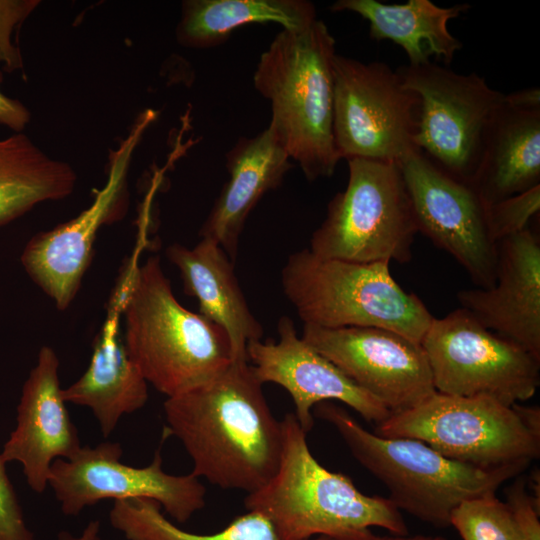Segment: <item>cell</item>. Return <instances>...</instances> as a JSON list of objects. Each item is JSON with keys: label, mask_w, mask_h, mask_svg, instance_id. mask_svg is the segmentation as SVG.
I'll return each mask as SVG.
<instances>
[{"label": "cell", "mask_w": 540, "mask_h": 540, "mask_svg": "<svg viewBox=\"0 0 540 540\" xmlns=\"http://www.w3.org/2000/svg\"><path fill=\"white\" fill-rule=\"evenodd\" d=\"M248 360H233L219 375L167 398V433L183 445L192 474L226 490L247 494L275 474L282 427L272 413Z\"/></svg>", "instance_id": "6da1fadb"}, {"label": "cell", "mask_w": 540, "mask_h": 540, "mask_svg": "<svg viewBox=\"0 0 540 540\" xmlns=\"http://www.w3.org/2000/svg\"><path fill=\"white\" fill-rule=\"evenodd\" d=\"M111 303L123 315L131 359L167 398L205 384L233 361L226 332L178 302L157 255L127 262Z\"/></svg>", "instance_id": "7a4b0ae2"}, {"label": "cell", "mask_w": 540, "mask_h": 540, "mask_svg": "<svg viewBox=\"0 0 540 540\" xmlns=\"http://www.w3.org/2000/svg\"><path fill=\"white\" fill-rule=\"evenodd\" d=\"M281 427L277 471L244 500L247 511L270 521L280 540H373V527L408 534L401 511L388 498L362 493L348 476L315 459L294 413L285 414Z\"/></svg>", "instance_id": "3957f363"}, {"label": "cell", "mask_w": 540, "mask_h": 540, "mask_svg": "<svg viewBox=\"0 0 540 540\" xmlns=\"http://www.w3.org/2000/svg\"><path fill=\"white\" fill-rule=\"evenodd\" d=\"M335 39L316 19L282 29L261 54L254 88L271 104L268 127L308 181L330 177L341 160L333 135Z\"/></svg>", "instance_id": "277c9868"}, {"label": "cell", "mask_w": 540, "mask_h": 540, "mask_svg": "<svg viewBox=\"0 0 540 540\" xmlns=\"http://www.w3.org/2000/svg\"><path fill=\"white\" fill-rule=\"evenodd\" d=\"M313 413L332 425L353 457L389 492L387 497L422 522L450 526L452 511L463 501L496 493L529 464L485 469L449 459L411 438H384L366 430L343 406L325 401Z\"/></svg>", "instance_id": "5b68a950"}, {"label": "cell", "mask_w": 540, "mask_h": 540, "mask_svg": "<svg viewBox=\"0 0 540 540\" xmlns=\"http://www.w3.org/2000/svg\"><path fill=\"white\" fill-rule=\"evenodd\" d=\"M389 264L321 258L303 249L288 257L281 283L304 324L378 327L421 344L434 317L395 281Z\"/></svg>", "instance_id": "8992f818"}, {"label": "cell", "mask_w": 540, "mask_h": 540, "mask_svg": "<svg viewBox=\"0 0 540 540\" xmlns=\"http://www.w3.org/2000/svg\"><path fill=\"white\" fill-rule=\"evenodd\" d=\"M347 162V186L328 203L308 249L321 258L351 262H409L418 231L398 163Z\"/></svg>", "instance_id": "52a82bcc"}, {"label": "cell", "mask_w": 540, "mask_h": 540, "mask_svg": "<svg viewBox=\"0 0 540 540\" xmlns=\"http://www.w3.org/2000/svg\"><path fill=\"white\" fill-rule=\"evenodd\" d=\"M374 433L416 439L449 459L485 469L530 464L540 455V438L524 425L514 408L486 396L436 391L418 405L376 424Z\"/></svg>", "instance_id": "ba28073f"}, {"label": "cell", "mask_w": 540, "mask_h": 540, "mask_svg": "<svg viewBox=\"0 0 540 540\" xmlns=\"http://www.w3.org/2000/svg\"><path fill=\"white\" fill-rule=\"evenodd\" d=\"M396 71L420 99L414 145L445 174L470 185L505 94L475 72L459 74L432 61Z\"/></svg>", "instance_id": "9c48e42d"}, {"label": "cell", "mask_w": 540, "mask_h": 540, "mask_svg": "<svg viewBox=\"0 0 540 540\" xmlns=\"http://www.w3.org/2000/svg\"><path fill=\"white\" fill-rule=\"evenodd\" d=\"M421 345L439 393L486 396L512 406L530 399L539 386L540 358L463 308L434 317Z\"/></svg>", "instance_id": "30bf717a"}, {"label": "cell", "mask_w": 540, "mask_h": 540, "mask_svg": "<svg viewBox=\"0 0 540 540\" xmlns=\"http://www.w3.org/2000/svg\"><path fill=\"white\" fill-rule=\"evenodd\" d=\"M333 135L340 159L398 163L414 150L420 99L386 63L336 54Z\"/></svg>", "instance_id": "8fae6325"}, {"label": "cell", "mask_w": 540, "mask_h": 540, "mask_svg": "<svg viewBox=\"0 0 540 540\" xmlns=\"http://www.w3.org/2000/svg\"><path fill=\"white\" fill-rule=\"evenodd\" d=\"M156 117L155 110H144L117 149L111 151L107 181L89 207L73 219L37 233L24 247L20 260L26 273L58 310H66L75 299L91 264L100 228L125 213L130 161Z\"/></svg>", "instance_id": "7c38bea8"}, {"label": "cell", "mask_w": 540, "mask_h": 540, "mask_svg": "<svg viewBox=\"0 0 540 540\" xmlns=\"http://www.w3.org/2000/svg\"><path fill=\"white\" fill-rule=\"evenodd\" d=\"M122 454L120 444L102 442L82 446L69 459L55 460L48 486L62 513L76 516L104 499L145 498L157 502L175 521L185 523L205 506L206 488L201 480L192 473H166L159 450L145 467L121 462Z\"/></svg>", "instance_id": "4fadbf2b"}, {"label": "cell", "mask_w": 540, "mask_h": 540, "mask_svg": "<svg viewBox=\"0 0 540 540\" xmlns=\"http://www.w3.org/2000/svg\"><path fill=\"white\" fill-rule=\"evenodd\" d=\"M398 165L417 231L448 252L479 288L494 286L497 243L489 233L487 206L476 191L445 174L420 150Z\"/></svg>", "instance_id": "5bb4252c"}, {"label": "cell", "mask_w": 540, "mask_h": 540, "mask_svg": "<svg viewBox=\"0 0 540 540\" xmlns=\"http://www.w3.org/2000/svg\"><path fill=\"white\" fill-rule=\"evenodd\" d=\"M301 337L391 414L408 410L436 392L422 345L394 331L304 324Z\"/></svg>", "instance_id": "9a60e30c"}, {"label": "cell", "mask_w": 540, "mask_h": 540, "mask_svg": "<svg viewBox=\"0 0 540 540\" xmlns=\"http://www.w3.org/2000/svg\"><path fill=\"white\" fill-rule=\"evenodd\" d=\"M277 331V341L248 344V361L262 384L274 383L289 393L305 433L314 425V407L325 401H339L376 424L391 415L379 400L298 336L288 316L279 319Z\"/></svg>", "instance_id": "2e32d148"}, {"label": "cell", "mask_w": 540, "mask_h": 540, "mask_svg": "<svg viewBox=\"0 0 540 540\" xmlns=\"http://www.w3.org/2000/svg\"><path fill=\"white\" fill-rule=\"evenodd\" d=\"M58 369L55 351L43 346L22 389L16 428L0 454L5 463H21L29 487L37 493L48 487L53 462L71 458L82 447L61 395Z\"/></svg>", "instance_id": "e0dca14e"}, {"label": "cell", "mask_w": 540, "mask_h": 540, "mask_svg": "<svg viewBox=\"0 0 540 540\" xmlns=\"http://www.w3.org/2000/svg\"><path fill=\"white\" fill-rule=\"evenodd\" d=\"M491 288L457 293L461 308L484 327L540 358V241L528 227L497 242Z\"/></svg>", "instance_id": "ac0fdd59"}, {"label": "cell", "mask_w": 540, "mask_h": 540, "mask_svg": "<svg viewBox=\"0 0 540 540\" xmlns=\"http://www.w3.org/2000/svg\"><path fill=\"white\" fill-rule=\"evenodd\" d=\"M291 167L269 127L240 138L226 154L229 177L201 227V238L217 242L234 262L249 214L267 192L279 187Z\"/></svg>", "instance_id": "d6986e66"}, {"label": "cell", "mask_w": 540, "mask_h": 540, "mask_svg": "<svg viewBox=\"0 0 540 540\" xmlns=\"http://www.w3.org/2000/svg\"><path fill=\"white\" fill-rule=\"evenodd\" d=\"M166 256L178 269L184 292L198 300L199 313L226 332L233 360H248V344L262 340L264 330L250 310L227 253L214 240L201 238L192 248L171 244Z\"/></svg>", "instance_id": "ffe728a7"}, {"label": "cell", "mask_w": 540, "mask_h": 540, "mask_svg": "<svg viewBox=\"0 0 540 540\" xmlns=\"http://www.w3.org/2000/svg\"><path fill=\"white\" fill-rule=\"evenodd\" d=\"M120 315L110 302L86 371L61 390L66 403L91 410L104 437L111 435L122 416L140 410L148 400V383L127 351Z\"/></svg>", "instance_id": "44dd1931"}, {"label": "cell", "mask_w": 540, "mask_h": 540, "mask_svg": "<svg viewBox=\"0 0 540 540\" xmlns=\"http://www.w3.org/2000/svg\"><path fill=\"white\" fill-rule=\"evenodd\" d=\"M540 185V109L504 103L488 128L470 186L486 206Z\"/></svg>", "instance_id": "7402d4cb"}, {"label": "cell", "mask_w": 540, "mask_h": 540, "mask_svg": "<svg viewBox=\"0 0 540 540\" xmlns=\"http://www.w3.org/2000/svg\"><path fill=\"white\" fill-rule=\"evenodd\" d=\"M469 4L440 7L430 0H409L404 4H384L377 0H338L333 12L349 11L369 22L372 39L391 40L400 46L409 65L431 62L434 57L448 65L463 47L448 29V22L466 12Z\"/></svg>", "instance_id": "603a6c76"}, {"label": "cell", "mask_w": 540, "mask_h": 540, "mask_svg": "<svg viewBox=\"0 0 540 540\" xmlns=\"http://www.w3.org/2000/svg\"><path fill=\"white\" fill-rule=\"evenodd\" d=\"M316 9L306 0H186L176 27L180 45L207 49L224 44L236 29L253 23H275L286 30L312 24Z\"/></svg>", "instance_id": "cb8c5ba5"}, {"label": "cell", "mask_w": 540, "mask_h": 540, "mask_svg": "<svg viewBox=\"0 0 540 540\" xmlns=\"http://www.w3.org/2000/svg\"><path fill=\"white\" fill-rule=\"evenodd\" d=\"M77 175L67 162L42 151L24 133L0 139V227L36 205L68 197Z\"/></svg>", "instance_id": "d4e9b609"}, {"label": "cell", "mask_w": 540, "mask_h": 540, "mask_svg": "<svg viewBox=\"0 0 540 540\" xmlns=\"http://www.w3.org/2000/svg\"><path fill=\"white\" fill-rule=\"evenodd\" d=\"M109 520L127 540H280L270 521L255 511L237 516L218 532L197 534L176 526L164 516L157 502L145 498L115 501Z\"/></svg>", "instance_id": "484cf974"}, {"label": "cell", "mask_w": 540, "mask_h": 540, "mask_svg": "<svg viewBox=\"0 0 540 540\" xmlns=\"http://www.w3.org/2000/svg\"><path fill=\"white\" fill-rule=\"evenodd\" d=\"M450 526L462 540H521L509 507L496 493L461 502L451 513Z\"/></svg>", "instance_id": "4316f807"}, {"label": "cell", "mask_w": 540, "mask_h": 540, "mask_svg": "<svg viewBox=\"0 0 540 540\" xmlns=\"http://www.w3.org/2000/svg\"><path fill=\"white\" fill-rule=\"evenodd\" d=\"M540 210V185L487 206L488 228L497 243L526 228Z\"/></svg>", "instance_id": "83f0119b"}, {"label": "cell", "mask_w": 540, "mask_h": 540, "mask_svg": "<svg viewBox=\"0 0 540 540\" xmlns=\"http://www.w3.org/2000/svg\"><path fill=\"white\" fill-rule=\"evenodd\" d=\"M39 3L38 0H0V64L7 72L23 70V58L14 35Z\"/></svg>", "instance_id": "f1b7e54d"}, {"label": "cell", "mask_w": 540, "mask_h": 540, "mask_svg": "<svg viewBox=\"0 0 540 540\" xmlns=\"http://www.w3.org/2000/svg\"><path fill=\"white\" fill-rule=\"evenodd\" d=\"M0 457V540H34Z\"/></svg>", "instance_id": "f546056e"}, {"label": "cell", "mask_w": 540, "mask_h": 540, "mask_svg": "<svg viewBox=\"0 0 540 540\" xmlns=\"http://www.w3.org/2000/svg\"><path fill=\"white\" fill-rule=\"evenodd\" d=\"M525 478H517L506 490L507 506L521 540H540V507L526 490Z\"/></svg>", "instance_id": "4dcf8cb0"}, {"label": "cell", "mask_w": 540, "mask_h": 540, "mask_svg": "<svg viewBox=\"0 0 540 540\" xmlns=\"http://www.w3.org/2000/svg\"><path fill=\"white\" fill-rule=\"evenodd\" d=\"M0 71V83L2 82ZM31 114L28 108L19 100L7 97L0 90V125L21 133L28 125Z\"/></svg>", "instance_id": "1f68e13d"}, {"label": "cell", "mask_w": 540, "mask_h": 540, "mask_svg": "<svg viewBox=\"0 0 540 540\" xmlns=\"http://www.w3.org/2000/svg\"><path fill=\"white\" fill-rule=\"evenodd\" d=\"M505 102L517 109L539 110L540 90L538 87H532L505 94Z\"/></svg>", "instance_id": "d6a6232c"}, {"label": "cell", "mask_w": 540, "mask_h": 540, "mask_svg": "<svg viewBox=\"0 0 540 540\" xmlns=\"http://www.w3.org/2000/svg\"><path fill=\"white\" fill-rule=\"evenodd\" d=\"M524 425L540 438V409L538 406H522L519 403L512 405Z\"/></svg>", "instance_id": "836d02e7"}, {"label": "cell", "mask_w": 540, "mask_h": 540, "mask_svg": "<svg viewBox=\"0 0 540 540\" xmlns=\"http://www.w3.org/2000/svg\"><path fill=\"white\" fill-rule=\"evenodd\" d=\"M57 540H102L100 522L98 520L90 521L79 535L61 531Z\"/></svg>", "instance_id": "e575fe53"}, {"label": "cell", "mask_w": 540, "mask_h": 540, "mask_svg": "<svg viewBox=\"0 0 540 540\" xmlns=\"http://www.w3.org/2000/svg\"><path fill=\"white\" fill-rule=\"evenodd\" d=\"M373 540H446L444 537L436 535H389V536H376Z\"/></svg>", "instance_id": "d590c367"}]
</instances>
